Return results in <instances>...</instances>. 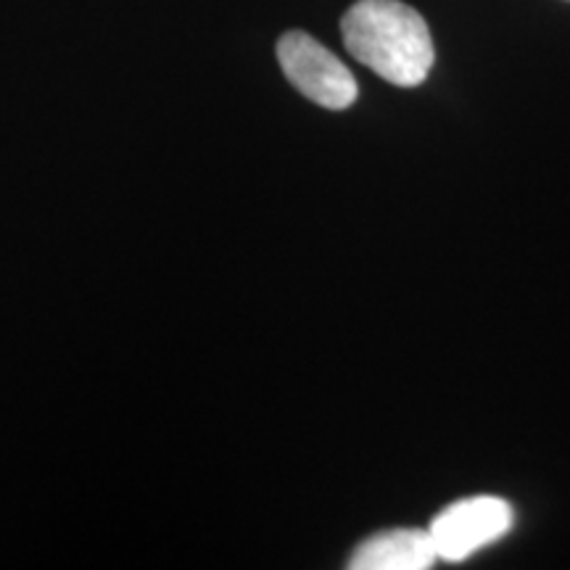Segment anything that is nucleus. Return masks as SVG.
I'll return each instance as SVG.
<instances>
[{
	"label": "nucleus",
	"mask_w": 570,
	"mask_h": 570,
	"mask_svg": "<svg viewBox=\"0 0 570 570\" xmlns=\"http://www.w3.org/2000/svg\"><path fill=\"white\" fill-rule=\"evenodd\" d=\"M515 512L502 497H470L449 504L431 523V539L439 560H468L483 547L512 531Z\"/></svg>",
	"instance_id": "nucleus-3"
},
{
	"label": "nucleus",
	"mask_w": 570,
	"mask_h": 570,
	"mask_svg": "<svg viewBox=\"0 0 570 570\" xmlns=\"http://www.w3.org/2000/svg\"><path fill=\"white\" fill-rule=\"evenodd\" d=\"M439 560L431 531L391 529L367 537L348 558L352 570H428Z\"/></svg>",
	"instance_id": "nucleus-4"
},
{
	"label": "nucleus",
	"mask_w": 570,
	"mask_h": 570,
	"mask_svg": "<svg viewBox=\"0 0 570 570\" xmlns=\"http://www.w3.org/2000/svg\"><path fill=\"white\" fill-rule=\"evenodd\" d=\"M346 51L399 88H417L436 61L425 19L402 0H356L341 19Z\"/></svg>",
	"instance_id": "nucleus-1"
},
{
	"label": "nucleus",
	"mask_w": 570,
	"mask_h": 570,
	"mask_svg": "<svg viewBox=\"0 0 570 570\" xmlns=\"http://www.w3.org/2000/svg\"><path fill=\"white\" fill-rule=\"evenodd\" d=\"M277 61L288 82L331 111H344L356 101V80L344 61L331 53L323 42L306 32H285L277 40Z\"/></svg>",
	"instance_id": "nucleus-2"
}]
</instances>
